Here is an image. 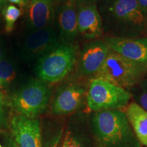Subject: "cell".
I'll return each instance as SVG.
<instances>
[{"label":"cell","mask_w":147,"mask_h":147,"mask_svg":"<svg viewBox=\"0 0 147 147\" xmlns=\"http://www.w3.org/2000/svg\"><path fill=\"white\" fill-rule=\"evenodd\" d=\"M76 58L74 46L57 43L38 59L36 67L37 76L45 82L59 81L71 70Z\"/></svg>","instance_id":"cell-1"},{"label":"cell","mask_w":147,"mask_h":147,"mask_svg":"<svg viewBox=\"0 0 147 147\" xmlns=\"http://www.w3.org/2000/svg\"><path fill=\"white\" fill-rule=\"evenodd\" d=\"M1 81H0V85H1Z\"/></svg>","instance_id":"cell-27"},{"label":"cell","mask_w":147,"mask_h":147,"mask_svg":"<svg viewBox=\"0 0 147 147\" xmlns=\"http://www.w3.org/2000/svg\"><path fill=\"white\" fill-rule=\"evenodd\" d=\"M138 2L140 5L141 10L144 14L145 17L147 15V0H138Z\"/></svg>","instance_id":"cell-20"},{"label":"cell","mask_w":147,"mask_h":147,"mask_svg":"<svg viewBox=\"0 0 147 147\" xmlns=\"http://www.w3.org/2000/svg\"><path fill=\"white\" fill-rule=\"evenodd\" d=\"M1 57H2V53H1V49H0V59H1Z\"/></svg>","instance_id":"cell-26"},{"label":"cell","mask_w":147,"mask_h":147,"mask_svg":"<svg viewBox=\"0 0 147 147\" xmlns=\"http://www.w3.org/2000/svg\"><path fill=\"white\" fill-rule=\"evenodd\" d=\"M110 11L121 23L136 28H142L146 17L141 10L138 0H115Z\"/></svg>","instance_id":"cell-11"},{"label":"cell","mask_w":147,"mask_h":147,"mask_svg":"<svg viewBox=\"0 0 147 147\" xmlns=\"http://www.w3.org/2000/svg\"><path fill=\"white\" fill-rule=\"evenodd\" d=\"M14 65L8 60L0 59V81L1 84L10 83L15 78Z\"/></svg>","instance_id":"cell-16"},{"label":"cell","mask_w":147,"mask_h":147,"mask_svg":"<svg viewBox=\"0 0 147 147\" xmlns=\"http://www.w3.org/2000/svg\"><path fill=\"white\" fill-rule=\"evenodd\" d=\"M57 44V36L51 27L36 29L31 32L25 40L23 53L26 59L40 58Z\"/></svg>","instance_id":"cell-10"},{"label":"cell","mask_w":147,"mask_h":147,"mask_svg":"<svg viewBox=\"0 0 147 147\" xmlns=\"http://www.w3.org/2000/svg\"><path fill=\"white\" fill-rule=\"evenodd\" d=\"M31 0H23V5H26L27 3H29L30 2Z\"/></svg>","instance_id":"cell-25"},{"label":"cell","mask_w":147,"mask_h":147,"mask_svg":"<svg viewBox=\"0 0 147 147\" xmlns=\"http://www.w3.org/2000/svg\"><path fill=\"white\" fill-rule=\"evenodd\" d=\"M131 94L125 89L98 78L92 79L87 94V104L92 111L119 110L125 108Z\"/></svg>","instance_id":"cell-4"},{"label":"cell","mask_w":147,"mask_h":147,"mask_svg":"<svg viewBox=\"0 0 147 147\" xmlns=\"http://www.w3.org/2000/svg\"><path fill=\"white\" fill-rule=\"evenodd\" d=\"M50 95V90L45 82L34 80L12 95L10 104L19 115L35 118L45 111Z\"/></svg>","instance_id":"cell-3"},{"label":"cell","mask_w":147,"mask_h":147,"mask_svg":"<svg viewBox=\"0 0 147 147\" xmlns=\"http://www.w3.org/2000/svg\"><path fill=\"white\" fill-rule=\"evenodd\" d=\"M146 18H147V15H146Z\"/></svg>","instance_id":"cell-29"},{"label":"cell","mask_w":147,"mask_h":147,"mask_svg":"<svg viewBox=\"0 0 147 147\" xmlns=\"http://www.w3.org/2000/svg\"><path fill=\"white\" fill-rule=\"evenodd\" d=\"M125 115L140 142L147 146V111L136 103L127 106Z\"/></svg>","instance_id":"cell-15"},{"label":"cell","mask_w":147,"mask_h":147,"mask_svg":"<svg viewBox=\"0 0 147 147\" xmlns=\"http://www.w3.org/2000/svg\"><path fill=\"white\" fill-rule=\"evenodd\" d=\"M111 50L105 42L95 40L84 46L79 61V69L85 76H95Z\"/></svg>","instance_id":"cell-9"},{"label":"cell","mask_w":147,"mask_h":147,"mask_svg":"<svg viewBox=\"0 0 147 147\" xmlns=\"http://www.w3.org/2000/svg\"><path fill=\"white\" fill-rule=\"evenodd\" d=\"M0 147H2V146H1V144H0Z\"/></svg>","instance_id":"cell-28"},{"label":"cell","mask_w":147,"mask_h":147,"mask_svg":"<svg viewBox=\"0 0 147 147\" xmlns=\"http://www.w3.org/2000/svg\"><path fill=\"white\" fill-rule=\"evenodd\" d=\"M2 105H3V97L1 93H0V113H1V109H2Z\"/></svg>","instance_id":"cell-24"},{"label":"cell","mask_w":147,"mask_h":147,"mask_svg":"<svg viewBox=\"0 0 147 147\" xmlns=\"http://www.w3.org/2000/svg\"><path fill=\"white\" fill-rule=\"evenodd\" d=\"M10 126L14 141L19 147H42L39 121L18 115L12 119Z\"/></svg>","instance_id":"cell-7"},{"label":"cell","mask_w":147,"mask_h":147,"mask_svg":"<svg viewBox=\"0 0 147 147\" xmlns=\"http://www.w3.org/2000/svg\"><path fill=\"white\" fill-rule=\"evenodd\" d=\"M144 66L111 51L94 78H98L125 89L140 78Z\"/></svg>","instance_id":"cell-2"},{"label":"cell","mask_w":147,"mask_h":147,"mask_svg":"<svg viewBox=\"0 0 147 147\" xmlns=\"http://www.w3.org/2000/svg\"><path fill=\"white\" fill-rule=\"evenodd\" d=\"M78 33L87 39H95L102 34V21L93 0H78L77 3Z\"/></svg>","instance_id":"cell-6"},{"label":"cell","mask_w":147,"mask_h":147,"mask_svg":"<svg viewBox=\"0 0 147 147\" xmlns=\"http://www.w3.org/2000/svg\"><path fill=\"white\" fill-rule=\"evenodd\" d=\"M140 104L141 107L147 111V91H145L140 97Z\"/></svg>","instance_id":"cell-19"},{"label":"cell","mask_w":147,"mask_h":147,"mask_svg":"<svg viewBox=\"0 0 147 147\" xmlns=\"http://www.w3.org/2000/svg\"><path fill=\"white\" fill-rule=\"evenodd\" d=\"M105 42L111 51L118 53L123 57L147 66V39L146 38H108Z\"/></svg>","instance_id":"cell-8"},{"label":"cell","mask_w":147,"mask_h":147,"mask_svg":"<svg viewBox=\"0 0 147 147\" xmlns=\"http://www.w3.org/2000/svg\"><path fill=\"white\" fill-rule=\"evenodd\" d=\"M53 14V0H31L29 3L27 18L33 30L49 27Z\"/></svg>","instance_id":"cell-13"},{"label":"cell","mask_w":147,"mask_h":147,"mask_svg":"<svg viewBox=\"0 0 147 147\" xmlns=\"http://www.w3.org/2000/svg\"><path fill=\"white\" fill-rule=\"evenodd\" d=\"M93 124L100 139L112 144L121 141L129 130V121L125 113L119 110L97 112L93 117Z\"/></svg>","instance_id":"cell-5"},{"label":"cell","mask_w":147,"mask_h":147,"mask_svg":"<svg viewBox=\"0 0 147 147\" xmlns=\"http://www.w3.org/2000/svg\"><path fill=\"white\" fill-rule=\"evenodd\" d=\"M6 147H19V146L16 144V142L13 138H10L8 140V142H7Z\"/></svg>","instance_id":"cell-21"},{"label":"cell","mask_w":147,"mask_h":147,"mask_svg":"<svg viewBox=\"0 0 147 147\" xmlns=\"http://www.w3.org/2000/svg\"><path fill=\"white\" fill-rule=\"evenodd\" d=\"M59 26L62 37L73 40L78 34L77 7L72 2L63 5L58 14Z\"/></svg>","instance_id":"cell-14"},{"label":"cell","mask_w":147,"mask_h":147,"mask_svg":"<svg viewBox=\"0 0 147 147\" xmlns=\"http://www.w3.org/2000/svg\"><path fill=\"white\" fill-rule=\"evenodd\" d=\"M9 1H10L11 3H16V4H18L20 5H23V0H8Z\"/></svg>","instance_id":"cell-23"},{"label":"cell","mask_w":147,"mask_h":147,"mask_svg":"<svg viewBox=\"0 0 147 147\" xmlns=\"http://www.w3.org/2000/svg\"><path fill=\"white\" fill-rule=\"evenodd\" d=\"M5 3H6V0H0V12H2L4 9Z\"/></svg>","instance_id":"cell-22"},{"label":"cell","mask_w":147,"mask_h":147,"mask_svg":"<svg viewBox=\"0 0 147 147\" xmlns=\"http://www.w3.org/2000/svg\"><path fill=\"white\" fill-rule=\"evenodd\" d=\"M84 94L82 88L76 85H69L60 89L52 105V111L57 115L72 113L79 107Z\"/></svg>","instance_id":"cell-12"},{"label":"cell","mask_w":147,"mask_h":147,"mask_svg":"<svg viewBox=\"0 0 147 147\" xmlns=\"http://www.w3.org/2000/svg\"><path fill=\"white\" fill-rule=\"evenodd\" d=\"M2 13L5 21V29L7 32H11L15 22L21 16V11L13 5H9L4 8Z\"/></svg>","instance_id":"cell-17"},{"label":"cell","mask_w":147,"mask_h":147,"mask_svg":"<svg viewBox=\"0 0 147 147\" xmlns=\"http://www.w3.org/2000/svg\"><path fill=\"white\" fill-rule=\"evenodd\" d=\"M52 147H84L82 143L74 136L70 132H67L62 138L57 139Z\"/></svg>","instance_id":"cell-18"}]
</instances>
